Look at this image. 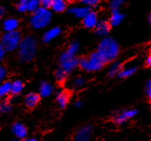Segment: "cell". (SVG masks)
I'll use <instances>...</instances> for the list:
<instances>
[{"label": "cell", "instance_id": "obj_22", "mask_svg": "<svg viewBox=\"0 0 151 141\" xmlns=\"http://www.w3.org/2000/svg\"><path fill=\"white\" fill-rule=\"evenodd\" d=\"M66 7L67 3L66 0H54L50 8L56 13H61L66 11Z\"/></svg>", "mask_w": 151, "mask_h": 141}, {"label": "cell", "instance_id": "obj_10", "mask_svg": "<svg viewBox=\"0 0 151 141\" xmlns=\"http://www.w3.org/2000/svg\"><path fill=\"white\" fill-rule=\"evenodd\" d=\"M11 132L18 139H25L28 134L27 128L21 122L14 123L11 126Z\"/></svg>", "mask_w": 151, "mask_h": 141}, {"label": "cell", "instance_id": "obj_21", "mask_svg": "<svg viewBox=\"0 0 151 141\" xmlns=\"http://www.w3.org/2000/svg\"><path fill=\"white\" fill-rule=\"evenodd\" d=\"M137 69V66H135V65H129V66H127V67L123 66L121 71L118 74V77L122 79L127 78V77L133 76L136 73Z\"/></svg>", "mask_w": 151, "mask_h": 141}, {"label": "cell", "instance_id": "obj_16", "mask_svg": "<svg viewBox=\"0 0 151 141\" xmlns=\"http://www.w3.org/2000/svg\"><path fill=\"white\" fill-rule=\"evenodd\" d=\"M19 26V21L14 18H8L5 19L3 22V28L5 30V32L18 30Z\"/></svg>", "mask_w": 151, "mask_h": 141}, {"label": "cell", "instance_id": "obj_4", "mask_svg": "<svg viewBox=\"0 0 151 141\" xmlns=\"http://www.w3.org/2000/svg\"><path fill=\"white\" fill-rule=\"evenodd\" d=\"M22 34L18 30L13 31H6L1 38V44L6 51H14L18 49Z\"/></svg>", "mask_w": 151, "mask_h": 141}, {"label": "cell", "instance_id": "obj_6", "mask_svg": "<svg viewBox=\"0 0 151 141\" xmlns=\"http://www.w3.org/2000/svg\"><path fill=\"white\" fill-rule=\"evenodd\" d=\"M138 113V111L135 109H118L113 112L111 120L116 125H122L127 123L129 119L134 117Z\"/></svg>", "mask_w": 151, "mask_h": 141}, {"label": "cell", "instance_id": "obj_1", "mask_svg": "<svg viewBox=\"0 0 151 141\" xmlns=\"http://www.w3.org/2000/svg\"><path fill=\"white\" fill-rule=\"evenodd\" d=\"M97 52L106 63H110L117 60L120 54V46L115 38L106 36L99 42Z\"/></svg>", "mask_w": 151, "mask_h": 141}, {"label": "cell", "instance_id": "obj_11", "mask_svg": "<svg viewBox=\"0 0 151 141\" xmlns=\"http://www.w3.org/2000/svg\"><path fill=\"white\" fill-rule=\"evenodd\" d=\"M98 22H99L98 14L95 11H90L83 19V26L87 29H93Z\"/></svg>", "mask_w": 151, "mask_h": 141}, {"label": "cell", "instance_id": "obj_17", "mask_svg": "<svg viewBox=\"0 0 151 141\" xmlns=\"http://www.w3.org/2000/svg\"><path fill=\"white\" fill-rule=\"evenodd\" d=\"M39 96L42 97H47L54 92V86L47 82H42L39 85Z\"/></svg>", "mask_w": 151, "mask_h": 141}, {"label": "cell", "instance_id": "obj_36", "mask_svg": "<svg viewBox=\"0 0 151 141\" xmlns=\"http://www.w3.org/2000/svg\"><path fill=\"white\" fill-rule=\"evenodd\" d=\"M5 13H6V10L5 8L2 6H0V20L3 19L4 15H5Z\"/></svg>", "mask_w": 151, "mask_h": 141}, {"label": "cell", "instance_id": "obj_3", "mask_svg": "<svg viewBox=\"0 0 151 141\" xmlns=\"http://www.w3.org/2000/svg\"><path fill=\"white\" fill-rule=\"evenodd\" d=\"M52 19V13L50 9L39 6L35 11L30 19V25L35 30H41L47 27L50 23Z\"/></svg>", "mask_w": 151, "mask_h": 141}, {"label": "cell", "instance_id": "obj_26", "mask_svg": "<svg viewBox=\"0 0 151 141\" xmlns=\"http://www.w3.org/2000/svg\"><path fill=\"white\" fill-rule=\"evenodd\" d=\"M68 75L69 73H67L66 70H64L63 69L60 68V67L55 71V79L59 83H63V82H66V79L68 77Z\"/></svg>", "mask_w": 151, "mask_h": 141}, {"label": "cell", "instance_id": "obj_20", "mask_svg": "<svg viewBox=\"0 0 151 141\" xmlns=\"http://www.w3.org/2000/svg\"><path fill=\"white\" fill-rule=\"evenodd\" d=\"M24 89V83L21 80H14L11 82V94L14 96L19 95Z\"/></svg>", "mask_w": 151, "mask_h": 141}, {"label": "cell", "instance_id": "obj_2", "mask_svg": "<svg viewBox=\"0 0 151 141\" xmlns=\"http://www.w3.org/2000/svg\"><path fill=\"white\" fill-rule=\"evenodd\" d=\"M38 49L37 40L31 35L22 38L18 46V55L22 62H29L35 57Z\"/></svg>", "mask_w": 151, "mask_h": 141}, {"label": "cell", "instance_id": "obj_32", "mask_svg": "<svg viewBox=\"0 0 151 141\" xmlns=\"http://www.w3.org/2000/svg\"><path fill=\"white\" fill-rule=\"evenodd\" d=\"M102 0H85L84 5H86L90 7H93L99 6L100 3H102Z\"/></svg>", "mask_w": 151, "mask_h": 141}, {"label": "cell", "instance_id": "obj_27", "mask_svg": "<svg viewBox=\"0 0 151 141\" xmlns=\"http://www.w3.org/2000/svg\"><path fill=\"white\" fill-rule=\"evenodd\" d=\"M80 49V43L78 41H72L70 45H69L68 48L66 51L69 52L70 54H76Z\"/></svg>", "mask_w": 151, "mask_h": 141}, {"label": "cell", "instance_id": "obj_7", "mask_svg": "<svg viewBox=\"0 0 151 141\" xmlns=\"http://www.w3.org/2000/svg\"><path fill=\"white\" fill-rule=\"evenodd\" d=\"M86 60H87V63L85 70L87 72H96L101 70L106 64L98 52L91 53L89 55V57H86Z\"/></svg>", "mask_w": 151, "mask_h": 141}, {"label": "cell", "instance_id": "obj_25", "mask_svg": "<svg viewBox=\"0 0 151 141\" xmlns=\"http://www.w3.org/2000/svg\"><path fill=\"white\" fill-rule=\"evenodd\" d=\"M86 83V81L85 78H83L82 77H75L74 80H72V82H70V86L74 89L79 90L85 86Z\"/></svg>", "mask_w": 151, "mask_h": 141}, {"label": "cell", "instance_id": "obj_19", "mask_svg": "<svg viewBox=\"0 0 151 141\" xmlns=\"http://www.w3.org/2000/svg\"><path fill=\"white\" fill-rule=\"evenodd\" d=\"M124 19V14L120 12V10H113L110 18V24L113 26H118Z\"/></svg>", "mask_w": 151, "mask_h": 141}, {"label": "cell", "instance_id": "obj_35", "mask_svg": "<svg viewBox=\"0 0 151 141\" xmlns=\"http://www.w3.org/2000/svg\"><path fill=\"white\" fill-rule=\"evenodd\" d=\"M6 50L5 49V48L3 47V46L2 44L0 43V63L3 62V60L4 59L6 55Z\"/></svg>", "mask_w": 151, "mask_h": 141}, {"label": "cell", "instance_id": "obj_8", "mask_svg": "<svg viewBox=\"0 0 151 141\" xmlns=\"http://www.w3.org/2000/svg\"><path fill=\"white\" fill-rule=\"evenodd\" d=\"M93 132V127L91 125H85L81 127L76 132L74 136L75 141H88L90 140Z\"/></svg>", "mask_w": 151, "mask_h": 141}, {"label": "cell", "instance_id": "obj_15", "mask_svg": "<svg viewBox=\"0 0 151 141\" xmlns=\"http://www.w3.org/2000/svg\"><path fill=\"white\" fill-rule=\"evenodd\" d=\"M61 33H62V30L59 27L55 26V27L50 28L43 34L42 42L44 43H49L50 42H51L55 38H57Z\"/></svg>", "mask_w": 151, "mask_h": 141}, {"label": "cell", "instance_id": "obj_28", "mask_svg": "<svg viewBox=\"0 0 151 141\" xmlns=\"http://www.w3.org/2000/svg\"><path fill=\"white\" fill-rule=\"evenodd\" d=\"M28 1L29 0H19L16 4V8L19 12H27L28 11Z\"/></svg>", "mask_w": 151, "mask_h": 141}, {"label": "cell", "instance_id": "obj_38", "mask_svg": "<svg viewBox=\"0 0 151 141\" xmlns=\"http://www.w3.org/2000/svg\"><path fill=\"white\" fill-rule=\"evenodd\" d=\"M146 65H147L148 67H150L151 66V56H148V57H146Z\"/></svg>", "mask_w": 151, "mask_h": 141}, {"label": "cell", "instance_id": "obj_34", "mask_svg": "<svg viewBox=\"0 0 151 141\" xmlns=\"http://www.w3.org/2000/svg\"><path fill=\"white\" fill-rule=\"evenodd\" d=\"M53 1H54V0H39L40 6H42V7H45V8L50 9V7H51Z\"/></svg>", "mask_w": 151, "mask_h": 141}, {"label": "cell", "instance_id": "obj_29", "mask_svg": "<svg viewBox=\"0 0 151 141\" xmlns=\"http://www.w3.org/2000/svg\"><path fill=\"white\" fill-rule=\"evenodd\" d=\"M125 3V0H111L110 6L111 10H120L122 5Z\"/></svg>", "mask_w": 151, "mask_h": 141}, {"label": "cell", "instance_id": "obj_30", "mask_svg": "<svg viewBox=\"0 0 151 141\" xmlns=\"http://www.w3.org/2000/svg\"><path fill=\"white\" fill-rule=\"evenodd\" d=\"M40 6L39 0H29L28 1V11L33 12Z\"/></svg>", "mask_w": 151, "mask_h": 141}, {"label": "cell", "instance_id": "obj_5", "mask_svg": "<svg viewBox=\"0 0 151 141\" xmlns=\"http://www.w3.org/2000/svg\"><path fill=\"white\" fill-rule=\"evenodd\" d=\"M59 66L70 73L78 66V57H76V54L63 52L59 57Z\"/></svg>", "mask_w": 151, "mask_h": 141}, {"label": "cell", "instance_id": "obj_40", "mask_svg": "<svg viewBox=\"0 0 151 141\" xmlns=\"http://www.w3.org/2000/svg\"><path fill=\"white\" fill-rule=\"evenodd\" d=\"M27 140H28V141H36V140H37V139H35V138H30V139H27Z\"/></svg>", "mask_w": 151, "mask_h": 141}, {"label": "cell", "instance_id": "obj_14", "mask_svg": "<svg viewBox=\"0 0 151 141\" xmlns=\"http://www.w3.org/2000/svg\"><path fill=\"white\" fill-rule=\"evenodd\" d=\"M70 100V94L66 91L61 90L56 93V103L60 109H65Z\"/></svg>", "mask_w": 151, "mask_h": 141}, {"label": "cell", "instance_id": "obj_12", "mask_svg": "<svg viewBox=\"0 0 151 141\" xmlns=\"http://www.w3.org/2000/svg\"><path fill=\"white\" fill-rule=\"evenodd\" d=\"M40 96L39 93L35 92H30L26 95L24 98V104L29 109H33L38 105L40 101Z\"/></svg>", "mask_w": 151, "mask_h": 141}, {"label": "cell", "instance_id": "obj_23", "mask_svg": "<svg viewBox=\"0 0 151 141\" xmlns=\"http://www.w3.org/2000/svg\"><path fill=\"white\" fill-rule=\"evenodd\" d=\"M13 106L7 97L0 99V113H8L12 111Z\"/></svg>", "mask_w": 151, "mask_h": 141}, {"label": "cell", "instance_id": "obj_24", "mask_svg": "<svg viewBox=\"0 0 151 141\" xmlns=\"http://www.w3.org/2000/svg\"><path fill=\"white\" fill-rule=\"evenodd\" d=\"M11 94V82L4 81L0 83V99L7 97Z\"/></svg>", "mask_w": 151, "mask_h": 141}, {"label": "cell", "instance_id": "obj_37", "mask_svg": "<svg viewBox=\"0 0 151 141\" xmlns=\"http://www.w3.org/2000/svg\"><path fill=\"white\" fill-rule=\"evenodd\" d=\"M83 103L82 100H78L74 102V106H75L76 108H78V109H79V108H81V107H83Z\"/></svg>", "mask_w": 151, "mask_h": 141}, {"label": "cell", "instance_id": "obj_9", "mask_svg": "<svg viewBox=\"0 0 151 141\" xmlns=\"http://www.w3.org/2000/svg\"><path fill=\"white\" fill-rule=\"evenodd\" d=\"M110 28H111V25L110 24L109 21L99 20L93 29H94V32L96 34V35L103 38L110 34Z\"/></svg>", "mask_w": 151, "mask_h": 141}, {"label": "cell", "instance_id": "obj_18", "mask_svg": "<svg viewBox=\"0 0 151 141\" xmlns=\"http://www.w3.org/2000/svg\"><path fill=\"white\" fill-rule=\"evenodd\" d=\"M110 63L111 64L108 68L107 74L110 77H114L118 76L119 72L123 67V65H122V63L119 62H116V60Z\"/></svg>", "mask_w": 151, "mask_h": 141}, {"label": "cell", "instance_id": "obj_33", "mask_svg": "<svg viewBox=\"0 0 151 141\" xmlns=\"http://www.w3.org/2000/svg\"><path fill=\"white\" fill-rule=\"evenodd\" d=\"M145 92L148 99H151V80H148L145 84Z\"/></svg>", "mask_w": 151, "mask_h": 141}, {"label": "cell", "instance_id": "obj_39", "mask_svg": "<svg viewBox=\"0 0 151 141\" xmlns=\"http://www.w3.org/2000/svg\"><path fill=\"white\" fill-rule=\"evenodd\" d=\"M148 22L149 24H151V14H150L148 15Z\"/></svg>", "mask_w": 151, "mask_h": 141}, {"label": "cell", "instance_id": "obj_31", "mask_svg": "<svg viewBox=\"0 0 151 141\" xmlns=\"http://www.w3.org/2000/svg\"><path fill=\"white\" fill-rule=\"evenodd\" d=\"M7 77V69L5 66L0 65V83L4 82Z\"/></svg>", "mask_w": 151, "mask_h": 141}, {"label": "cell", "instance_id": "obj_13", "mask_svg": "<svg viewBox=\"0 0 151 141\" xmlns=\"http://www.w3.org/2000/svg\"><path fill=\"white\" fill-rule=\"evenodd\" d=\"M91 11V7L86 6H73L68 9L67 11L69 14H72L73 16L78 19H83Z\"/></svg>", "mask_w": 151, "mask_h": 141}]
</instances>
